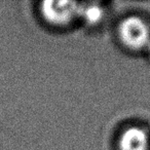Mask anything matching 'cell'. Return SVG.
I'll return each mask as SVG.
<instances>
[{
	"instance_id": "4",
	"label": "cell",
	"mask_w": 150,
	"mask_h": 150,
	"mask_svg": "<svg viewBox=\"0 0 150 150\" xmlns=\"http://www.w3.org/2000/svg\"><path fill=\"white\" fill-rule=\"evenodd\" d=\"M88 24H96L103 18V8L96 3H80V16Z\"/></svg>"
},
{
	"instance_id": "1",
	"label": "cell",
	"mask_w": 150,
	"mask_h": 150,
	"mask_svg": "<svg viewBox=\"0 0 150 150\" xmlns=\"http://www.w3.org/2000/svg\"><path fill=\"white\" fill-rule=\"evenodd\" d=\"M120 39L129 48L139 50L147 47L150 41V30L148 25L137 16H131L119 25Z\"/></svg>"
},
{
	"instance_id": "2",
	"label": "cell",
	"mask_w": 150,
	"mask_h": 150,
	"mask_svg": "<svg viewBox=\"0 0 150 150\" xmlns=\"http://www.w3.org/2000/svg\"><path fill=\"white\" fill-rule=\"evenodd\" d=\"M42 13L48 22L56 25H67L80 16V3L72 1H45Z\"/></svg>"
},
{
	"instance_id": "5",
	"label": "cell",
	"mask_w": 150,
	"mask_h": 150,
	"mask_svg": "<svg viewBox=\"0 0 150 150\" xmlns=\"http://www.w3.org/2000/svg\"><path fill=\"white\" fill-rule=\"evenodd\" d=\"M147 50H148V52H149V54H150V41H149V43H148V45H147Z\"/></svg>"
},
{
	"instance_id": "3",
	"label": "cell",
	"mask_w": 150,
	"mask_h": 150,
	"mask_svg": "<svg viewBox=\"0 0 150 150\" xmlns=\"http://www.w3.org/2000/svg\"><path fill=\"white\" fill-rule=\"evenodd\" d=\"M119 148L120 150H148L149 137L141 127H131L121 134Z\"/></svg>"
}]
</instances>
